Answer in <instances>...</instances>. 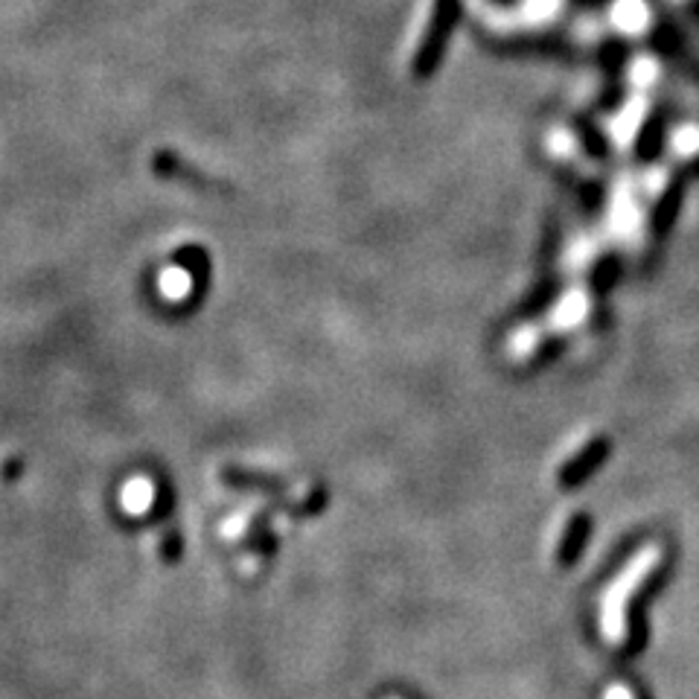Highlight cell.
Wrapping results in <instances>:
<instances>
[{"instance_id":"obj_2","label":"cell","mask_w":699,"mask_h":699,"mask_svg":"<svg viewBox=\"0 0 699 699\" xmlns=\"http://www.w3.org/2000/svg\"><path fill=\"white\" fill-rule=\"evenodd\" d=\"M207 278V260L199 248H184L181 253H172V262L167 269H160L158 286L160 295L176 304L193 301V295L204 286Z\"/></svg>"},{"instance_id":"obj_1","label":"cell","mask_w":699,"mask_h":699,"mask_svg":"<svg viewBox=\"0 0 699 699\" xmlns=\"http://www.w3.org/2000/svg\"><path fill=\"white\" fill-rule=\"evenodd\" d=\"M658 563H662V548H639L635 556L623 565L621 574L612 580V586L604 591V598H600V627H604V639H609L612 644L623 641V609H627V600L635 595V589H639L641 583L647 580V574L656 572Z\"/></svg>"},{"instance_id":"obj_3","label":"cell","mask_w":699,"mask_h":699,"mask_svg":"<svg viewBox=\"0 0 699 699\" xmlns=\"http://www.w3.org/2000/svg\"><path fill=\"white\" fill-rule=\"evenodd\" d=\"M164 496L167 493L160 489L158 481L149 478V475H137L123 487V507L128 510V516L153 519V516H158L160 505H164Z\"/></svg>"},{"instance_id":"obj_4","label":"cell","mask_w":699,"mask_h":699,"mask_svg":"<svg viewBox=\"0 0 699 699\" xmlns=\"http://www.w3.org/2000/svg\"><path fill=\"white\" fill-rule=\"evenodd\" d=\"M271 537L269 528L262 525L260 510H245V516H236L228 525V540L239 548H248L253 556L262 554V540Z\"/></svg>"}]
</instances>
